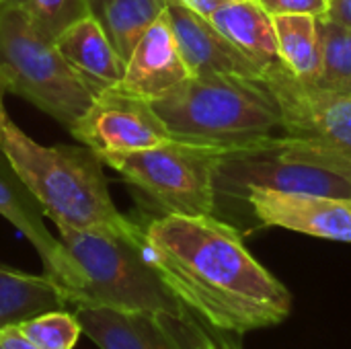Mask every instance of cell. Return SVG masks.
<instances>
[{"mask_svg":"<svg viewBox=\"0 0 351 349\" xmlns=\"http://www.w3.org/2000/svg\"><path fill=\"white\" fill-rule=\"evenodd\" d=\"M0 152L56 226L134 232L109 193L101 156L88 146H43L8 115L0 88Z\"/></svg>","mask_w":351,"mask_h":349,"instance_id":"obj_2","label":"cell"},{"mask_svg":"<svg viewBox=\"0 0 351 349\" xmlns=\"http://www.w3.org/2000/svg\"><path fill=\"white\" fill-rule=\"evenodd\" d=\"M216 195L243 200L249 187L351 200V160L304 138L269 136L224 152L216 165Z\"/></svg>","mask_w":351,"mask_h":349,"instance_id":"obj_5","label":"cell"},{"mask_svg":"<svg viewBox=\"0 0 351 349\" xmlns=\"http://www.w3.org/2000/svg\"><path fill=\"white\" fill-rule=\"evenodd\" d=\"M0 349H37L21 331L16 325H8L0 329Z\"/></svg>","mask_w":351,"mask_h":349,"instance_id":"obj_24","label":"cell"},{"mask_svg":"<svg viewBox=\"0 0 351 349\" xmlns=\"http://www.w3.org/2000/svg\"><path fill=\"white\" fill-rule=\"evenodd\" d=\"M165 10L167 0H107L99 21L117 53L128 60L136 43Z\"/></svg>","mask_w":351,"mask_h":349,"instance_id":"obj_19","label":"cell"},{"mask_svg":"<svg viewBox=\"0 0 351 349\" xmlns=\"http://www.w3.org/2000/svg\"><path fill=\"white\" fill-rule=\"evenodd\" d=\"M19 331L37 349H74L80 339V325L74 313L49 311L16 323Z\"/></svg>","mask_w":351,"mask_h":349,"instance_id":"obj_22","label":"cell"},{"mask_svg":"<svg viewBox=\"0 0 351 349\" xmlns=\"http://www.w3.org/2000/svg\"><path fill=\"white\" fill-rule=\"evenodd\" d=\"M88 2V6H90V12L99 19L101 16V12H103V8H105V4H107V0H86Z\"/></svg>","mask_w":351,"mask_h":349,"instance_id":"obj_28","label":"cell"},{"mask_svg":"<svg viewBox=\"0 0 351 349\" xmlns=\"http://www.w3.org/2000/svg\"><path fill=\"white\" fill-rule=\"evenodd\" d=\"M70 134L99 156L140 152L173 140L152 101L125 91L121 84L99 91Z\"/></svg>","mask_w":351,"mask_h":349,"instance_id":"obj_9","label":"cell"},{"mask_svg":"<svg viewBox=\"0 0 351 349\" xmlns=\"http://www.w3.org/2000/svg\"><path fill=\"white\" fill-rule=\"evenodd\" d=\"M210 23L261 70L280 60L274 16L257 0H228L210 14Z\"/></svg>","mask_w":351,"mask_h":349,"instance_id":"obj_16","label":"cell"},{"mask_svg":"<svg viewBox=\"0 0 351 349\" xmlns=\"http://www.w3.org/2000/svg\"><path fill=\"white\" fill-rule=\"evenodd\" d=\"M259 82L280 105L284 134L317 142L351 160V97L296 78L280 60L261 72Z\"/></svg>","mask_w":351,"mask_h":349,"instance_id":"obj_8","label":"cell"},{"mask_svg":"<svg viewBox=\"0 0 351 349\" xmlns=\"http://www.w3.org/2000/svg\"><path fill=\"white\" fill-rule=\"evenodd\" d=\"M0 216H4L23 237L35 247L41 263L43 274L51 278L66 294L76 284V269L74 263L62 245L60 237L56 239L45 222H43V208L37 197L29 191V187L21 181L12 165L0 152Z\"/></svg>","mask_w":351,"mask_h":349,"instance_id":"obj_12","label":"cell"},{"mask_svg":"<svg viewBox=\"0 0 351 349\" xmlns=\"http://www.w3.org/2000/svg\"><path fill=\"white\" fill-rule=\"evenodd\" d=\"M271 16L278 14H313L327 16L331 0H257Z\"/></svg>","mask_w":351,"mask_h":349,"instance_id":"obj_23","label":"cell"},{"mask_svg":"<svg viewBox=\"0 0 351 349\" xmlns=\"http://www.w3.org/2000/svg\"><path fill=\"white\" fill-rule=\"evenodd\" d=\"M27 0H2V6H23Z\"/></svg>","mask_w":351,"mask_h":349,"instance_id":"obj_29","label":"cell"},{"mask_svg":"<svg viewBox=\"0 0 351 349\" xmlns=\"http://www.w3.org/2000/svg\"><path fill=\"white\" fill-rule=\"evenodd\" d=\"M0 88L53 117L68 130L97 97V88L41 37L21 6L0 8Z\"/></svg>","mask_w":351,"mask_h":349,"instance_id":"obj_6","label":"cell"},{"mask_svg":"<svg viewBox=\"0 0 351 349\" xmlns=\"http://www.w3.org/2000/svg\"><path fill=\"white\" fill-rule=\"evenodd\" d=\"M56 228L76 269V284L68 294L70 306L193 317L150 263L140 222L134 232Z\"/></svg>","mask_w":351,"mask_h":349,"instance_id":"obj_4","label":"cell"},{"mask_svg":"<svg viewBox=\"0 0 351 349\" xmlns=\"http://www.w3.org/2000/svg\"><path fill=\"white\" fill-rule=\"evenodd\" d=\"M66 306L64 290L45 274L33 276L0 263V329Z\"/></svg>","mask_w":351,"mask_h":349,"instance_id":"obj_17","label":"cell"},{"mask_svg":"<svg viewBox=\"0 0 351 349\" xmlns=\"http://www.w3.org/2000/svg\"><path fill=\"white\" fill-rule=\"evenodd\" d=\"M62 56L97 88L121 84L125 72V60L113 47L103 23L90 14L56 39Z\"/></svg>","mask_w":351,"mask_h":349,"instance_id":"obj_15","label":"cell"},{"mask_svg":"<svg viewBox=\"0 0 351 349\" xmlns=\"http://www.w3.org/2000/svg\"><path fill=\"white\" fill-rule=\"evenodd\" d=\"M82 333L99 349H195L202 327L195 317L76 306Z\"/></svg>","mask_w":351,"mask_h":349,"instance_id":"obj_10","label":"cell"},{"mask_svg":"<svg viewBox=\"0 0 351 349\" xmlns=\"http://www.w3.org/2000/svg\"><path fill=\"white\" fill-rule=\"evenodd\" d=\"M224 152L212 146L169 140L148 150L101 156L160 214L216 216V165Z\"/></svg>","mask_w":351,"mask_h":349,"instance_id":"obj_7","label":"cell"},{"mask_svg":"<svg viewBox=\"0 0 351 349\" xmlns=\"http://www.w3.org/2000/svg\"><path fill=\"white\" fill-rule=\"evenodd\" d=\"M327 16L351 27V0H331Z\"/></svg>","mask_w":351,"mask_h":349,"instance_id":"obj_25","label":"cell"},{"mask_svg":"<svg viewBox=\"0 0 351 349\" xmlns=\"http://www.w3.org/2000/svg\"><path fill=\"white\" fill-rule=\"evenodd\" d=\"M191 78L165 14L142 35L125 60L121 86L146 101H156Z\"/></svg>","mask_w":351,"mask_h":349,"instance_id":"obj_14","label":"cell"},{"mask_svg":"<svg viewBox=\"0 0 351 349\" xmlns=\"http://www.w3.org/2000/svg\"><path fill=\"white\" fill-rule=\"evenodd\" d=\"M185 6H189L193 12H197V14H202L204 19H210V14L216 10V8H220L224 2H228V0H181Z\"/></svg>","mask_w":351,"mask_h":349,"instance_id":"obj_26","label":"cell"},{"mask_svg":"<svg viewBox=\"0 0 351 349\" xmlns=\"http://www.w3.org/2000/svg\"><path fill=\"white\" fill-rule=\"evenodd\" d=\"M280 62L300 80L313 82L323 66L321 21L313 14L274 16Z\"/></svg>","mask_w":351,"mask_h":349,"instance_id":"obj_18","label":"cell"},{"mask_svg":"<svg viewBox=\"0 0 351 349\" xmlns=\"http://www.w3.org/2000/svg\"><path fill=\"white\" fill-rule=\"evenodd\" d=\"M261 226L351 243V200L317 193H292L269 187H249L243 195Z\"/></svg>","mask_w":351,"mask_h":349,"instance_id":"obj_11","label":"cell"},{"mask_svg":"<svg viewBox=\"0 0 351 349\" xmlns=\"http://www.w3.org/2000/svg\"><path fill=\"white\" fill-rule=\"evenodd\" d=\"M21 8L33 29L49 41H56L72 25L93 14L86 0H27Z\"/></svg>","mask_w":351,"mask_h":349,"instance_id":"obj_21","label":"cell"},{"mask_svg":"<svg viewBox=\"0 0 351 349\" xmlns=\"http://www.w3.org/2000/svg\"><path fill=\"white\" fill-rule=\"evenodd\" d=\"M195 349H230L226 344H218L216 339H212L208 333H199V339H197V346Z\"/></svg>","mask_w":351,"mask_h":349,"instance_id":"obj_27","label":"cell"},{"mask_svg":"<svg viewBox=\"0 0 351 349\" xmlns=\"http://www.w3.org/2000/svg\"><path fill=\"white\" fill-rule=\"evenodd\" d=\"M150 263L179 302L208 327L245 335L290 317V290L218 216H152L140 224Z\"/></svg>","mask_w":351,"mask_h":349,"instance_id":"obj_1","label":"cell"},{"mask_svg":"<svg viewBox=\"0 0 351 349\" xmlns=\"http://www.w3.org/2000/svg\"><path fill=\"white\" fill-rule=\"evenodd\" d=\"M0 8H2V0H0Z\"/></svg>","mask_w":351,"mask_h":349,"instance_id":"obj_30","label":"cell"},{"mask_svg":"<svg viewBox=\"0 0 351 349\" xmlns=\"http://www.w3.org/2000/svg\"><path fill=\"white\" fill-rule=\"evenodd\" d=\"M323 37V66L313 80L315 86L351 97V27L329 16H321Z\"/></svg>","mask_w":351,"mask_h":349,"instance_id":"obj_20","label":"cell"},{"mask_svg":"<svg viewBox=\"0 0 351 349\" xmlns=\"http://www.w3.org/2000/svg\"><path fill=\"white\" fill-rule=\"evenodd\" d=\"M173 140L230 152L282 130V111L259 82L230 74L191 76L152 101Z\"/></svg>","mask_w":351,"mask_h":349,"instance_id":"obj_3","label":"cell"},{"mask_svg":"<svg viewBox=\"0 0 351 349\" xmlns=\"http://www.w3.org/2000/svg\"><path fill=\"white\" fill-rule=\"evenodd\" d=\"M167 19L191 76L230 74L259 80L261 68L234 47L212 23L181 0H167Z\"/></svg>","mask_w":351,"mask_h":349,"instance_id":"obj_13","label":"cell"}]
</instances>
